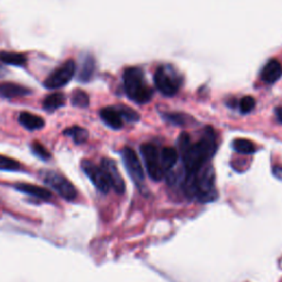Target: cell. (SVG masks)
<instances>
[{"label": "cell", "mask_w": 282, "mask_h": 282, "mask_svg": "<svg viewBox=\"0 0 282 282\" xmlns=\"http://www.w3.org/2000/svg\"><path fill=\"white\" fill-rule=\"evenodd\" d=\"M31 91L25 86L15 83H0V97L4 98H15L29 95Z\"/></svg>", "instance_id": "obj_11"}, {"label": "cell", "mask_w": 282, "mask_h": 282, "mask_svg": "<svg viewBox=\"0 0 282 282\" xmlns=\"http://www.w3.org/2000/svg\"><path fill=\"white\" fill-rule=\"evenodd\" d=\"M94 72H95V61L91 56H87L83 62L78 78H80L81 82H90L94 75Z\"/></svg>", "instance_id": "obj_19"}, {"label": "cell", "mask_w": 282, "mask_h": 282, "mask_svg": "<svg viewBox=\"0 0 282 282\" xmlns=\"http://www.w3.org/2000/svg\"><path fill=\"white\" fill-rule=\"evenodd\" d=\"M178 159H179L178 151L174 148H171V147L163 148L160 153V160H161V166L163 171L167 172L173 168L175 166Z\"/></svg>", "instance_id": "obj_16"}, {"label": "cell", "mask_w": 282, "mask_h": 282, "mask_svg": "<svg viewBox=\"0 0 282 282\" xmlns=\"http://www.w3.org/2000/svg\"><path fill=\"white\" fill-rule=\"evenodd\" d=\"M216 139L214 130L210 127H206L204 135L199 143L191 145L186 150L181 153L184 163L185 173H191L199 170L201 167L214 155L216 151Z\"/></svg>", "instance_id": "obj_2"}, {"label": "cell", "mask_w": 282, "mask_h": 282, "mask_svg": "<svg viewBox=\"0 0 282 282\" xmlns=\"http://www.w3.org/2000/svg\"><path fill=\"white\" fill-rule=\"evenodd\" d=\"M82 170L98 191L101 193H108V191L111 190V182H109L103 168L96 166L91 161L84 160L82 162Z\"/></svg>", "instance_id": "obj_8"}, {"label": "cell", "mask_w": 282, "mask_h": 282, "mask_svg": "<svg viewBox=\"0 0 282 282\" xmlns=\"http://www.w3.org/2000/svg\"><path fill=\"white\" fill-rule=\"evenodd\" d=\"M76 70L75 62L73 60H68L65 63L57 68L54 72L46 78L44 86L49 90H57L63 87L70 80H72Z\"/></svg>", "instance_id": "obj_7"}, {"label": "cell", "mask_w": 282, "mask_h": 282, "mask_svg": "<svg viewBox=\"0 0 282 282\" xmlns=\"http://www.w3.org/2000/svg\"><path fill=\"white\" fill-rule=\"evenodd\" d=\"M273 174H275V177L279 180H282V167L277 166L273 168Z\"/></svg>", "instance_id": "obj_28"}, {"label": "cell", "mask_w": 282, "mask_h": 282, "mask_svg": "<svg viewBox=\"0 0 282 282\" xmlns=\"http://www.w3.org/2000/svg\"><path fill=\"white\" fill-rule=\"evenodd\" d=\"M4 70H5V69H4V68H3L2 66H0V76H2V75H4V73H5V72H4Z\"/></svg>", "instance_id": "obj_30"}, {"label": "cell", "mask_w": 282, "mask_h": 282, "mask_svg": "<svg viewBox=\"0 0 282 282\" xmlns=\"http://www.w3.org/2000/svg\"><path fill=\"white\" fill-rule=\"evenodd\" d=\"M19 122L28 130H39L43 128L44 120L40 116L23 112L19 115Z\"/></svg>", "instance_id": "obj_15"}, {"label": "cell", "mask_w": 282, "mask_h": 282, "mask_svg": "<svg viewBox=\"0 0 282 282\" xmlns=\"http://www.w3.org/2000/svg\"><path fill=\"white\" fill-rule=\"evenodd\" d=\"M64 135L72 138L75 141V144H78V145L84 144L85 141L89 139V131L82 127H77V126L67 128L64 131Z\"/></svg>", "instance_id": "obj_20"}, {"label": "cell", "mask_w": 282, "mask_h": 282, "mask_svg": "<svg viewBox=\"0 0 282 282\" xmlns=\"http://www.w3.org/2000/svg\"><path fill=\"white\" fill-rule=\"evenodd\" d=\"M281 76H282V65L278 60H270L268 63L265 65L261 72L262 81L268 84L277 82Z\"/></svg>", "instance_id": "obj_13"}, {"label": "cell", "mask_w": 282, "mask_h": 282, "mask_svg": "<svg viewBox=\"0 0 282 282\" xmlns=\"http://www.w3.org/2000/svg\"><path fill=\"white\" fill-rule=\"evenodd\" d=\"M164 118L172 124L179 125V126H183L187 121V117L182 114H166Z\"/></svg>", "instance_id": "obj_27"}, {"label": "cell", "mask_w": 282, "mask_h": 282, "mask_svg": "<svg viewBox=\"0 0 282 282\" xmlns=\"http://www.w3.org/2000/svg\"><path fill=\"white\" fill-rule=\"evenodd\" d=\"M100 117L108 127L120 129L122 127V118L116 107H106L100 111Z\"/></svg>", "instance_id": "obj_14"}, {"label": "cell", "mask_w": 282, "mask_h": 282, "mask_svg": "<svg viewBox=\"0 0 282 282\" xmlns=\"http://www.w3.org/2000/svg\"><path fill=\"white\" fill-rule=\"evenodd\" d=\"M276 115L278 117V120L282 124V107H279L276 109Z\"/></svg>", "instance_id": "obj_29"}, {"label": "cell", "mask_w": 282, "mask_h": 282, "mask_svg": "<svg viewBox=\"0 0 282 282\" xmlns=\"http://www.w3.org/2000/svg\"><path fill=\"white\" fill-rule=\"evenodd\" d=\"M154 83L156 89L164 96H174L180 89V77L175 70L170 66H160L154 74Z\"/></svg>", "instance_id": "obj_4"}, {"label": "cell", "mask_w": 282, "mask_h": 282, "mask_svg": "<svg viewBox=\"0 0 282 282\" xmlns=\"http://www.w3.org/2000/svg\"><path fill=\"white\" fill-rule=\"evenodd\" d=\"M255 106H256V100L252 96H245L239 103V108L242 114L250 113L255 108Z\"/></svg>", "instance_id": "obj_26"}, {"label": "cell", "mask_w": 282, "mask_h": 282, "mask_svg": "<svg viewBox=\"0 0 282 282\" xmlns=\"http://www.w3.org/2000/svg\"><path fill=\"white\" fill-rule=\"evenodd\" d=\"M43 182L49 185L52 190L60 194L62 198L67 201H73L77 197L75 186L68 180L56 171H44L42 173Z\"/></svg>", "instance_id": "obj_5"}, {"label": "cell", "mask_w": 282, "mask_h": 282, "mask_svg": "<svg viewBox=\"0 0 282 282\" xmlns=\"http://www.w3.org/2000/svg\"><path fill=\"white\" fill-rule=\"evenodd\" d=\"M20 168H21L20 163L18 161H15L14 159L9 158V156L0 154V170L17 171Z\"/></svg>", "instance_id": "obj_23"}, {"label": "cell", "mask_w": 282, "mask_h": 282, "mask_svg": "<svg viewBox=\"0 0 282 282\" xmlns=\"http://www.w3.org/2000/svg\"><path fill=\"white\" fill-rule=\"evenodd\" d=\"M14 187L19 192L29 194L31 197H36L42 201H50L52 199V193L49 190L43 189L41 186L29 183H18L14 184Z\"/></svg>", "instance_id": "obj_12"}, {"label": "cell", "mask_w": 282, "mask_h": 282, "mask_svg": "<svg viewBox=\"0 0 282 282\" xmlns=\"http://www.w3.org/2000/svg\"><path fill=\"white\" fill-rule=\"evenodd\" d=\"M72 104L76 107L86 108L90 105V97L84 91L75 90L72 94Z\"/></svg>", "instance_id": "obj_22"}, {"label": "cell", "mask_w": 282, "mask_h": 282, "mask_svg": "<svg viewBox=\"0 0 282 282\" xmlns=\"http://www.w3.org/2000/svg\"><path fill=\"white\" fill-rule=\"evenodd\" d=\"M183 189L186 197L191 200L197 199L203 203L214 201L217 192L213 167L205 163L195 172L186 173Z\"/></svg>", "instance_id": "obj_1"}, {"label": "cell", "mask_w": 282, "mask_h": 282, "mask_svg": "<svg viewBox=\"0 0 282 282\" xmlns=\"http://www.w3.org/2000/svg\"><path fill=\"white\" fill-rule=\"evenodd\" d=\"M0 62L12 66H25L27 58L21 53L15 52H0Z\"/></svg>", "instance_id": "obj_17"}, {"label": "cell", "mask_w": 282, "mask_h": 282, "mask_svg": "<svg viewBox=\"0 0 282 282\" xmlns=\"http://www.w3.org/2000/svg\"><path fill=\"white\" fill-rule=\"evenodd\" d=\"M140 151L146 162V168L149 177H150L153 181H161L164 175V171L161 166L160 153L158 151V149L151 144H146L141 146Z\"/></svg>", "instance_id": "obj_6"}, {"label": "cell", "mask_w": 282, "mask_h": 282, "mask_svg": "<svg viewBox=\"0 0 282 282\" xmlns=\"http://www.w3.org/2000/svg\"><path fill=\"white\" fill-rule=\"evenodd\" d=\"M124 87L127 96L138 104L148 103L152 97V90L145 83L143 70L129 67L124 73Z\"/></svg>", "instance_id": "obj_3"}, {"label": "cell", "mask_w": 282, "mask_h": 282, "mask_svg": "<svg viewBox=\"0 0 282 282\" xmlns=\"http://www.w3.org/2000/svg\"><path fill=\"white\" fill-rule=\"evenodd\" d=\"M100 167L104 169L105 173L109 180V182H111V186L113 189L119 194H122L125 192V189H126V185H125L124 179L121 177V174L119 173V170L117 168V164L114 160L108 159V158H104L101 160V164Z\"/></svg>", "instance_id": "obj_10"}, {"label": "cell", "mask_w": 282, "mask_h": 282, "mask_svg": "<svg viewBox=\"0 0 282 282\" xmlns=\"http://www.w3.org/2000/svg\"><path fill=\"white\" fill-rule=\"evenodd\" d=\"M31 149H32L33 153L42 160H49L51 158V153L49 152L48 149L39 143V141H34V143H32Z\"/></svg>", "instance_id": "obj_25"}, {"label": "cell", "mask_w": 282, "mask_h": 282, "mask_svg": "<svg viewBox=\"0 0 282 282\" xmlns=\"http://www.w3.org/2000/svg\"><path fill=\"white\" fill-rule=\"evenodd\" d=\"M121 156L125 167H126L132 181L138 186H141V184L145 181V172L137 156V153L130 148H124L121 151Z\"/></svg>", "instance_id": "obj_9"}, {"label": "cell", "mask_w": 282, "mask_h": 282, "mask_svg": "<svg viewBox=\"0 0 282 282\" xmlns=\"http://www.w3.org/2000/svg\"><path fill=\"white\" fill-rule=\"evenodd\" d=\"M65 95L62 93H53L46 97L43 101V108L48 112L57 111L58 108L64 106Z\"/></svg>", "instance_id": "obj_18"}, {"label": "cell", "mask_w": 282, "mask_h": 282, "mask_svg": "<svg viewBox=\"0 0 282 282\" xmlns=\"http://www.w3.org/2000/svg\"><path fill=\"white\" fill-rule=\"evenodd\" d=\"M117 109H118V112L121 116L122 119H126L127 121L129 122H135V121H138L140 116L137 112H135L134 109H131L129 107H126V106H119L117 107Z\"/></svg>", "instance_id": "obj_24"}, {"label": "cell", "mask_w": 282, "mask_h": 282, "mask_svg": "<svg viewBox=\"0 0 282 282\" xmlns=\"http://www.w3.org/2000/svg\"><path fill=\"white\" fill-rule=\"evenodd\" d=\"M233 148L242 154H253L256 151L255 145L247 139H236L234 140Z\"/></svg>", "instance_id": "obj_21"}]
</instances>
